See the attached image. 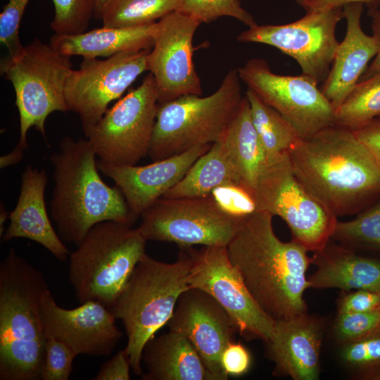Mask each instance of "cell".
Wrapping results in <instances>:
<instances>
[{"label": "cell", "mask_w": 380, "mask_h": 380, "mask_svg": "<svg viewBox=\"0 0 380 380\" xmlns=\"http://www.w3.org/2000/svg\"><path fill=\"white\" fill-rule=\"evenodd\" d=\"M190 263L189 248H181L172 263L144 254L110 308L123 324L127 337L125 350L137 375L143 374L141 354L145 344L167 324L179 297L190 288Z\"/></svg>", "instance_id": "cell-5"}, {"label": "cell", "mask_w": 380, "mask_h": 380, "mask_svg": "<svg viewBox=\"0 0 380 380\" xmlns=\"http://www.w3.org/2000/svg\"><path fill=\"white\" fill-rule=\"evenodd\" d=\"M296 1L306 13L343 8L345 5L352 3L366 5L368 10L378 8L380 5V0H296Z\"/></svg>", "instance_id": "cell-43"}, {"label": "cell", "mask_w": 380, "mask_h": 380, "mask_svg": "<svg viewBox=\"0 0 380 380\" xmlns=\"http://www.w3.org/2000/svg\"><path fill=\"white\" fill-rule=\"evenodd\" d=\"M210 195L222 210L236 217L245 218L258 210L254 195L235 183L219 186Z\"/></svg>", "instance_id": "cell-35"}, {"label": "cell", "mask_w": 380, "mask_h": 380, "mask_svg": "<svg viewBox=\"0 0 380 380\" xmlns=\"http://www.w3.org/2000/svg\"><path fill=\"white\" fill-rule=\"evenodd\" d=\"M364 5L352 3L343 7L346 33L338 44L329 72L321 91L336 110L360 82L367 65L375 57L378 46L374 36L361 27Z\"/></svg>", "instance_id": "cell-22"}, {"label": "cell", "mask_w": 380, "mask_h": 380, "mask_svg": "<svg viewBox=\"0 0 380 380\" xmlns=\"http://www.w3.org/2000/svg\"><path fill=\"white\" fill-rule=\"evenodd\" d=\"M353 132L380 166V115L360 129Z\"/></svg>", "instance_id": "cell-42"}, {"label": "cell", "mask_w": 380, "mask_h": 380, "mask_svg": "<svg viewBox=\"0 0 380 380\" xmlns=\"http://www.w3.org/2000/svg\"><path fill=\"white\" fill-rule=\"evenodd\" d=\"M199 20L210 23L222 16L236 18L248 27L255 25L253 16L239 0H179L176 10Z\"/></svg>", "instance_id": "cell-33"}, {"label": "cell", "mask_w": 380, "mask_h": 380, "mask_svg": "<svg viewBox=\"0 0 380 380\" xmlns=\"http://www.w3.org/2000/svg\"><path fill=\"white\" fill-rule=\"evenodd\" d=\"M8 212L6 210L4 203L1 202L0 207V236L2 237L4 233L5 232L4 224L6 220L9 219Z\"/></svg>", "instance_id": "cell-46"}, {"label": "cell", "mask_w": 380, "mask_h": 380, "mask_svg": "<svg viewBox=\"0 0 380 380\" xmlns=\"http://www.w3.org/2000/svg\"><path fill=\"white\" fill-rule=\"evenodd\" d=\"M131 364L129 356L123 350H119L102 365L94 380H129Z\"/></svg>", "instance_id": "cell-41"}, {"label": "cell", "mask_w": 380, "mask_h": 380, "mask_svg": "<svg viewBox=\"0 0 380 380\" xmlns=\"http://www.w3.org/2000/svg\"><path fill=\"white\" fill-rule=\"evenodd\" d=\"M107 1L108 0H97L96 1V11L94 14V16L96 18L101 19V14L102 9L104 5L106 4V3L107 2Z\"/></svg>", "instance_id": "cell-47"}, {"label": "cell", "mask_w": 380, "mask_h": 380, "mask_svg": "<svg viewBox=\"0 0 380 380\" xmlns=\"http://www.w3.org/2000/svg\"><path fill=\"white\" fill-rule=\"evenodd\" d=\"M190 288L210 295L228 313L238 333L246 340L268 341L275 321L255 300L238 270L231 262L227 246L189 248Z\"/></svg>", "instance_id": "cell-12"}, {"label": "cell", "mask_w": 380, "mask_h": 380, "mask_svg": "<svg viewBox=\"0 0 380 380\" xmlns=\"http://www.w3.org/2000/svg\"><path fill=\"white\" fill-rule=\"evenodd\" d=\"M49 288L42 272L11 248L0 264V380H39L45 336L41 302Z\"/></svg>", "instance_id": "cell-4"}, {"label": "cell", "mask_w": 380, "mask_h": 380, "mask_svg": "<svg viewBox=\"0 0 380 380\" xmlns=\"http://www.w3.org/2000/svg\"><path fill=\"white\" fill-rule=\"evenodd\" d=\"M212 144L194 147L182 153L145 165H114L97 160L99 170L111 179L127 203L132 225L156 200L172 188Z\"/></svg>", "instance_id": "cell-19"}, {"label": "cell", "mask_w": 380, "mask_h": 380, "mask_svg": "<svg viewBox=\"0 0 380 380\" xmlns=\"http://www.w3.org/2000/svg\"><path fill=\"white\" fill-rule=\"evenodd\" d=\"M254 198L258 210L281 217L290 229L291 240L307 251H318L331 240L337 217L299 182L289 152L266 160Z\"/></svg>", "instance_id": "cell-9"}, {"label": "cell", "mask_w": 380, "mask_h": 380, "mask_svg": "<svg viewBox=\"0 0 380 380\" xmlns=\"http://www.w3.org/2000/svg\"><path fill=\"white\" fill-rule=\"evenodd\" d=\"M368 15L372 18V30L378 46L377 53L370 66L362 75L360 82L380 75V10L378 8L368 10Z\"/></svg>", "instance_id": "cell-44"}, {"label": "cell", "mask_w": 380, "mask_h": 380, "mask_svg": "<svg viewBox=\"0 0 380 380\" xmlns=\"http://www.w3.org/2000/svg\"><path fill=\"white\" fill-rule=\"evenodd\" d=\"M138 229L146 241L172 242L180 248L227 246L243 221L222 210L211 195L156 200L141 215Z\"/></svg>", "instance_id": "cell-11"}, {"label": "cell", "mask_w": 380, "mask_h": 380, "mask_svg": "<svg viewBox=\"0 0 380 380\" xmlns=\"http://www.w3.org/2000/svg\"><path fill=\"white\" fill-rule=\"evenodd\" d=\"M344 18L343 8L306 13L302 18L284 25L257 24L241 32L237 40L272 46L294 58L302 74L319 83L326 80L339 42L338 23Z\"/></svg>", "instance_id": "cell-14"}, {"label": "cell", "mask_w": 380, "mask_h": 380, "mask_svg": "<svg viewBox=\"0 0 380 380\" xmlns=\"http://www.w3.org/2000/svg\"><path fill=\"white\" fill-rule=\"evenodd\" d=\"M40 312L46 337L61 341L77 355H109L122 337L112 312L96 301L63 308L48 289L43 294Z\"/></svg>", "instance_id": "cell-17"}, {"label": "cell", "mask_w": 380, "mask_h": 380, "mask_svg": "<svg viewBox=\"0 0 380 380\" xmlns=\"http://www.w3.org/2000/svg\"><path fill=\"white\" fill-rule=\"evenodd\" d=\"M336 338L348 343L380 331V309L338 313L334 326Z\"/></svg>", "instance_id": "cell-34"}, {"label": "cell", "mask_w": 380, "mask_h": 380, "mask_svg": "<svg viewBox=\"0 0 380 380\" xmlns=\"http://www.w3.org/2000/svg\"><path fill=\"white\" fill-rule=\"evenodd\" d=\"M97 0H52L54 17L51 27L56 34H74L87 31L94 16Z\"/></svg>", "instance_id": "cell-32"}, {"label": "cell", "mask_w": 380, "mask_h": 380, "mask_svg": "<svg viewBox=\"0 0 380 380\" xmlns=\"http://www.w3.org/2000/svg\"><path fill=\"white\" fill-rule=\"evenodd\" d=\"M23 157V151L15 147L9 153L0 158V167L4 168L20 162Z\"/></svg>", "instance_id": "cell-45"}, {"label": "cell", "mask_w": 380, "mask_h": 380, "mask_svg": "<svg viewBox=\"0 0 380 380\" xmlns=\"http://www.w3.org/2000/svg\"><path fill=\"white\" fill-rule=\"evenodd\" d=\"M314 253L311 260L317 269L308 279L310 288L380 291L379 260L358 255L331 240Z\"/></svg>", "instance_id": "cell-23"}, {"label": "cell", "mask_w": 380, "mask_h": 380, "mask_svg": "<svg viewBox=\"0 0 380 380\" xmlns=\"http://www.w3.org/2000/svg\"><path fill=\"white\" fill-rule=\"evenodd\" d=\"M289 155L299 182L337 217L380 198V166L350 129L331 125L300 139Z\"/></svg>", "instance_id": "cell-1"}, {"label": "cell", "mask_w": 380, "mask_h": 380, "mask_svg": "<svg viewBox=\"0 0 380 380\" xmlns=\"http://www.w3.org/2000/svg\"><path fill=\"white\" fill-rule=\"evenodd\" d=\"M141 364L143 380H214L191 342L170 330L146 342Z\"/></svg>", "instance_id": "cell-24"}, {"label": "cell", "mask_w": 380, "mask_h": 380, "mask_svg": "<svg viewBox=\"0 0 380 380\" xmlns=\"http://www.w3.org/2000/svg\"><path fill=\"white\" fill-rule=\"evenodd\" d=\"M343 360L348 365L364 368L380 363V331L344 344Z\"/></svg>", "instance_id": "cell-38"}, {"label": "cell", "mask_w": 380, "mask_h": 380, "mask_svg": "<svg viewBox=\"0 0 380 380\" xmlns=\"http://www.w3.org/2000/svg\"><path fill=\"white\" fill-rule=\"evenodd\" d=\"M239 181L236 172L220 141L200 156L184 176L163 197H205L219 186Z\"/></svg>", "instance_id": "cell-27"}, {"label": "cell", "mask_w": 380, "mask_h": 380, "mask_svg": "<svg viewBox=\"0 0 380 380\" xmlns=\"http://www.w3.org/2000/svg\"><path fill=\"white\" fill-rule=\"evenodd\" d=\"M179 0H108L101 19L106 27H132L157 22L175 11Z\"/></svg>", "instance_id": "cell-29"}, {"label": "cell", "mask_w": 380, "mask_h": 380, "mask_svg": "<svg viewBox=\"0 0 380 380\" xmlns=\"http://www.w3.org/2000/svg\"><path fill=\"white\" fill-rule=\"evenodd\" d=\"M148 50L120 52L104 60L84 58L67 78L65 96L69 110L77 113L85 132L96 124L108 105L121 97L148 70Z\"/></svg>", "instance_id": "cell-15"}, {"label": "cell", "mask_w": 380, "mask_h": 380, "mask_svg": "<svg viewBox=\"0 0 380 380\" xmlns=\"http://www.w3.org/2000/svg\"><path fill=\"white\" fill-rule=\"evenodd\" d=\"M245 96L249 103L252 122L266 160L289 152L301 139L295 129L253 90L248 89Z\"/></svg>", "instance_id": "cell-28"}, {"label": "cell", "mask_w": 380, "mask_h": 380, "mask_svg": "<svg viewBox=\"0 0 380 380\" xmlns=\"http://www.w3.org/2000/svg\"><path fill=\"white\" fill-rule=\"evenodd\" d=\"M380 115V75L360 81L334 113V125L355 131Z\"/></svg>", "instance_id": "cell-30"}, {"label": "cell", "mask_w": 380, "mask_h": 380, "mask_svg": "<svg viewBox=\"0 0 380 380\" xmlns=\"http://www.w3.org/2000/svg\"><path fill=\"white\" fill-rule=\"evenodd\" d=\"M321 341L319 324L306 313L276 321L272 338L265 342L275 364L274 373L295 380L317 379Z\"/></svg>", "instance_id": "cell-20"}, {"label": "cell", "mask_w": 380, "mask_h": 380, "mask_svg": "<svg viewBox=\"0 0 380 380\" xmlns=\"http://www.w3.org/2000/svg\"><path fill=\"white\" fill-rule=\"evenodd\" d=\"M30 0H7L0 13V42L9 56L18 53L23 48L19 37L22 17Z\"/></svg>", "instance_id": "cell-37"}, {"label": "cell", "mask_w": 380, "mask_h": 380, "mask_svg": "<svg viewBox=\"0 0 380 380\" xmlns=\"http://www.w3.org/2000/svg\"><path fill=\"white\" fill-rule=\"evenodd\" d=\"M146 241L127 224L108 220L92 227L69 255L68 279L79 303L96 301L110 310L146 254Z\"/></svg>", "instance_id": "cell-6"}, {"label": "cell", "mask_w": 380, "mask_h": 380, "mask_svg": "<svg viewBox=\"0 0 380 380\" xmlns=\"http://www.w3.org/2000/svg\"><path fill=\"white\" fill-rule=\"evenodd\" d=\"M220 361L222 369L228 376H239L248 371L251 357L242 344L233 341L223 350Z\"/></svg>", "instance_id": "cell-39"}, {"label": "cell", "mask_w": 380, "mask_h": 380, "mask_svg": "<svg viewBox=\"0 0 380 380\" xmlns=\"http://www.w3.org/2000/svg\"><path fill=\"white\" fill-rule=\"evenodd\" d=\"M201 23L172 11L155 23L153 49L147 56L148 70L154 77L158 103L189 94L202 96L201 80L193 62L192 41Z\"/></svg>", "instance_id": "cell-16"}, {"label": "cell", "mask_w": 380, "mask_h": 380, "mask_svg": "<svg viewBox=\"0 0 380 380\" xmlns=\"http://www.w3.org/2000/svg\"><path fill=\"white\" fill-rule=\"evenodd\" d=\"M72 66L70 57L37 38L16 55L1 60V75L13 85L19 113L20 138L15 147L23 151L28 148L27 135L32 127L47 142V117L55 111H69L65 89Z\"/></svg>", "instance_id": "cell-8"}, {"label": "cell", "mask_w": 380, "mask_h": 380, "mask_svg": "<svg viewBox=\"0 0 380 380\" xmlns=\"http://www.w3.org/2000/svg\"><path fill=\"white\" fill-rule=\"evenodd\" d=\"M96 155L87 139L64 137L52 153L54 186L51 217L63 242L76 246L95 224L115 221L132 226L126 200L99 173Z\"/></svg>", "instance_id": "cell-3"}, {"label": "cell", "mask_w": 380, "mask_h": 380, "mask_svg": "<svg viewBox=\"0 0 380 380\" xmlns=\"http://www.w3.org/2000/svg\"><path fill=\"white\" fill-rule=\"evenodd\" d=\"M157 110V87L150 72L84 133L99 160L135 165L148 156Z\"/></svg>", "instance_id": "cell-10"}, {"label": "cell", "mask_w": 380, "mask_h": 380, "mask_svg": "<svg viewBox=\"0 0 380 380\" xmlns=\"http://www.w3.org/2000/svg\"><path fill=\"white\" fill-rule=\"evenodd\" d=\"M166 325L191 342L214 380L228 379L221 355L238 331L230 316L210 295L195 288L184 291Z\"/></svg>", "instance_id": "cell-18"}, {"label": "cell", "mask_w": 380, "mask_h": 380, "mask_svg": "<svg viewBox=\"0 0 380 380\" xmlns=\"http://www.w3.org/2000/svg\"><path fill=\"white\" fill-rule=\"evenodd\" d=\"M376 379H380V376H379L378 378H376Z\"/></svg>", "instance_id": "cell-48"}, {"label": "cell", "mask_w": 380, "mask_h": 380, "mask_svg": "<svg viewBox=\"0 0 380 380\" xmlns=\"http://www.w3.org/2000/svg\"><path fill=\"white\" fill-rule=\"evenodd\" d=\"M48 183L45 170L27 165L21 175L20 189L10 223L2 236L4 241L25 238L39 243L59 261L70 255L49 217L44 193Z\"/></svg>", "instance_id": "cell-21"}, {"label": "cell", "mask_w": 380, "mask_h": 380, "mask_svg": "<svg viewBox=\"0 0 380 380\" xmlns=\"http://www.w3.org/2000/svg\"><path fill=\"white\" fill-rule=\"evenodd\" d=\"M237 70L241 81L289 122L301 139L334 125L335 110L312 78L275 74L260 58L250 59Z\"/></svg>", "instance_id": "cell-13"}, {"label": "cell", "mask_w": 380, "mask_h": 380, "mask_svg": "<svg viewBox=\"0 0 380 380\" xmlns=\"http://www.w3.org/2000/svg\"><path fill=\"white\" fill-rule=\"evenodd\" d=\"M76 353L68 346L53 338H46L42 380H68Z\"/></svg>", "instance_id": "cell-36"}, {"label": "cell", "mask_w": 380, "mask_h": 380, "mask_svg": "<svg viewBox=\"0 0 380 380\" xmlns=\"http://www.w3.org/2000/svg\"><path fill=\"white\" fill-rule=\"evenodd\" d=\"M237 69L230 70L210 96L189 94L158 103L148 156L153 161L218 141L243 96Z\"/></svg>", "instance_id": "cell-7"}, {"label": "cell", "mask_w": 380, "mask_h": 380, "mask_svg": "<svg viewBox=\"0 0 380 380\" xmlns=\"http://www.w3.org/2000/svg\"><path fill=\"white\" fill-rule=\"evenodd\" d=\"M155 23L132 27H106L80 34H54L50 44L61 53L84 58L110 57L120 52L148 50L153 46Z\"/></svg>", "instance_id": "cell-25"}, {"label": "cell", "mask_w": 380, "mask_h": 380, "mask_svg": "<svg viewBox=\"0 0 380 380\" xmlns=\"http://www.w3.org/2000/svg\"><path fill=\"white\" fill-rule=\"evenodd\" d=\"M219 141L232 161L239 184L254 195L266 157L253 126L246 96Z\"/></svg>", "instance_id": "cell-26"}, {"label": "cell", "mask_w": 380, "mask_h": 380, "mask_svg": "<svg viewBox=\"0 0 380 380\" xmlns=\"http://www.w3.org/2000/svg\"><path fill=\"white\" fill-rule=\"evenodd\" d=\"M348 221H337L331 239L355 251H380V198Z\"/></svg>", "instance_id": "cell-31"}, {"label": "cell", "mask_w": 380, "mask_h": 380, "mask_svg": "<svg viewBox=\"0 0 380 380\" xmlns=\"http://www.w3.org/2000/svg\"><path fill=\"white\" fill-rule=\"evenodd\" d=\"M380 309V291L359 289L339 300L338 313L362 312Z\"/></svg>", "instance_id": "cell-40"}, {"label": "cell", "mask_w": 380, "mask_h": 380, "mask_svg": "<svg viewBox=\"0 0 380 380\" xmlns=\"http://www.w3.org/2000/svg\"><path fill=\"white\" fill-rule=\"evenodd\" d=\"M272 217L263 210L246 217L227 251L255 300L276 322L306 313L312 260L300 245L276 236Z\"/></svg>", "instance_id": "cell-2"}]
</instances>
